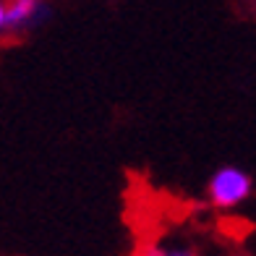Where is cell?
I'll return each mask as SVG.
<instances>
[{
	"instance_id": "6da1fadb",
	"label": "cell",
	"mask_w": 256,
	"mask_h": 256,
	"mask_svg": "<svg viewBox=\"0 0 256 256\" xmlns=\"http://www.w3.org/2000/svg\"><path fill=\"white\" fill-rule=\"evenodd\" d=\"M254 180L246 170L236 165H225L212 172L206 183V202L214 209H236L251 196Z\"/></svg>"
},
{
	"instance_id": "7a4b0ae2",
	"label": "cell",
	"mask_w": 256,
	"mask_h": 256,
	"mask_svg": "<svg viewBox=\"0 0 256 256\" xmlns=\"http://www.w3.org/2000/svg\"><path fill=\"white\" fill-rule=\"evenodd\" d=\"M48 3H32V0H0V37L18 40L26 37L48 18Z\"/></svg>"
},
{
	"instance_id": "3957f363",
	"label": "cell",
	"mask_w": 256,
	"mask_h": 256,
	"mask_svg": "<svg viewBox=\"0 0 256 256\" xmlns=\"http://www.w3.org/2000/svg\"><path fill=\"white\" fill-rule=\"evenodd\" d=\"M138 256H202V254L188 248V246H162V243H146V246H142Z\"/></svg>"
},
{
	"instance_id": "277c9868",
	"label": "cell",
	"mask_w": 256,
	"mask_h": 256,
	"mask_svg": "<svg viewBox=\"0 0 256 256\" xmlns=\"http://www.w3.org/2000/svg\"><path fill=\"white\" fill-rule=\"evenodd\" d=\"M32 3H48V0H32Z\"/></svg>"
}]
</instances>
